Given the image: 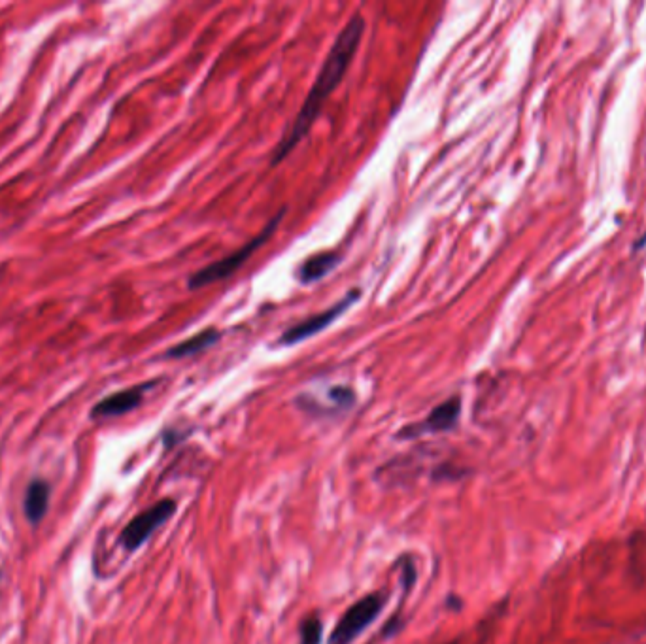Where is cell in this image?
<instances>
[{
    "instance_id": "obj_2",
    "label": "cell",
    "mask_w": 646,
    "mask_h": 644,
    "mask_svg": "<svg viewBox=\"0 0 646 644\" xmlns=\"http://www.w3.org/2000/svg\"><path fill=\"white\" fill-rule=\"evenodd\" d=\"M284 216H286V208H282L278 214H274V218L263 227V231L259 235H255L252 240H248L242 248H238L237 252H233V254L223 257L220 261H214V263L206 265L203 269L193 272L187 278V288H206L210 284H216V282H221V280L233 276L276 233V229H278V225L284 220Z\"/></svg>"
},
{
    "instance_id": "obj_10",
    "label": "cell",
    "mask_w": 646,
    "mask_h": 644,
    "mask_svg": "<svg viewBox=\"0 0 646 644\" xmlns=\"http://www.w3.org/2000/svg\"><path fill=\"white\" fill-rule=\"evenodd\" d=\"M221 339L220 331L216 329H204L201 333L189 337V339L182 340L180 344L172 346L169 352L165 354V357H170V359H184V357L197 356L201 354L204 350H208L210 346H214L218 340Z\"/></svg>"
},
{
    "instance_id": "obj_5",
    "label": "cell",
    "mask_w": 646,
    "mask_h": 644,
    "mask_svg": "<svg viewBox=\"0 0 646 644\" xmlns=\"http://www.w3.org/2000/svg\"><path fill=\"white\" fill-rule=\"evenodd\" d=\"M361 297V291L359 289H352L348 291L342 299H340L337 305L323 310L320 314H314L310 318H306L303 322L295 323L293 327H289L284 331V335L278 340L280 346H293L297 342H303V340L310 339L314 335H318L323 329H327L329 325L333 322H337L340 316L350 308V306L356 305Z\"/></svg>"
},
{
    "instance_id": "obj_7",
    "label": "cell",
    "mask_w": 646,
    "mask_h": 644,
    "mask_svg": "<svg viewBox=\"0 0 646 644\" xmlns=\"http://www.w3.org/2000/svg\"><path fill=\"white\" fill-rule=\"evenodd\" d=\"M459 414H461V397L454 395L433 408L424 422L405 427L401 431V437L414 439V437L427 435V433H446L458 425Z\"/></svg>"
},
{
    "instance_id": "obj_12",
    "label": "cell",
    "mask_w": 646,
    "mask_h": 644,
    "mask_svg": "<svg viewBox=\"0 0 646 644\" xmlns=\"http://www.w3.org/2000/svg\"><path fill=\"white\" fill-rule=\"evenodd\" d=\"M0 586H2V569H0Z\"/></svg>"
},
{
    "instance_id": "obj_1",
    "label": "cell",
    "mask_w": 646,
    "mask_h": 644,
    "mask_svg": "<svg viewBox=\"0 0 646 644\" xmlns=\"http://www.w3.org/2000/svg\"><path fill=\"white\" fill-rule=\"evenodd\" d=\"M363 33H365V19H363V16L356 14V16L348 19V23L337 34V38H335L331 50L327 53L314 84H312L308 95H306L299 114L291 121L288 131L284 133L282 140L278 142V146L272 152L271 167H276L278 163H282L289 153L293 152L305 140L306 135L310 133L312 125L316 123V119L322 112L323 104L331 97V93L337 89V85L342 82L344 74L348 72V68L352 65L357 50H359Z\"/></svg>"
},
{
    "instance_id": "obj_8",
    "label": "cell",
    "mask_w": 646,
    "mask_h": 644,
    "mask_svg": "<svg viewBox=\"0 0 646 644\" xmlns=\"http://www.w3.org/2000/svg\"><path fill=\"white\" fill-rule=\"evenodd\" d=\"M51 484L46 478H33L23 495V512L31 526H38L50 509Z\"/></svg>"
},
{
    "instance_id": "obj_11",
    "label": "cell",
    "mask_w": 646,
    "mask_h": 644,
    "mask_svg": "<svg viewBox=\"0 0 646 644\" xmlns=\"http://www.w3.org/2000/svg\"><path fill=\"white\" fill-rule=\"evenodd\" d=\"M322 635V620L318 616L306 618L301 626V644H320L322 643Z\"/></svg>"
},
{
    "instance_id": "obj_4",
    "label": "cell",
    "mask_w": 646,
    "mask_h": 644,
    "mask_svg": "<svg viewBox=\"0 0 646 644\" xmlns=\"http://www.w3.org/2000/svg\"><path fill=\"white\" fill-rule=\"evenodd\" d=\"M386 603V597L380 594H369L356 601L348 611L342 614L337 626L333 629L329 644H352L357 637L373 624Z\"/></svg>"
},
{
    "instance_id": "obj_9",
    "label": "cell",
    "mask_w": 646,
    "mask_h": 644,
    "mask_svg": "<svg viewBox=\"0 0 646 644\" xmlns=\"http://www.w3.org/2000/svg\"><path fill=\"white\" fill-rule=\"evenodd\" d=\"M340 263V255L337 252H322L305 259L297 269V280L301 284H314L327 276Z\"/></svg>"
},
{
    "instance_id": "obj_13",
    "label": "cell",
    "mask_w": 646,
    "mask_h": 644,
    "mask_svg": "<svg viewBox=\"0 0 646 644\" xmlns=\"http://www.w3.org/2000/svg\"><path fill=\"white\" fill-rule=\"evenodd\" d=\"M452 644H458V643H452Z\"/></svg>"
},
{
    "instance_id": "obj_6",
    "label": "cell",
    "mask_w": 646,
    "mask_h": 644,
    "mask_svg": "<svg viewBox=\"0 0 646 644\" xmlns=\"http://www.w3.org/2000/svg\"><path fill=\"white\" fill-rule=\"evenodd\" d=\"M155 384L157 382H144V384L116 391V393L104 397L95 407L91 408V414H89L91 420H110V418H119V416L133 412L135 408L142 405L146 391L152 390Z\"/></svg>"
},
{
    "instance_id": "obj_3",
    "label": "cell",
    "mask_w": 646,
    "mask_h": 644,
    "mask_svg": "<svg viewBox=\"0 0 646 644\" xmlns=\"http://www.w3.org/2000/svg\"><path fill=\"white\" fill-rule=\"evenodd\" d=\"M176 512L174 499H161L150 509L136 514L135 518L119 533V544L125 552H136L142 544L148 543L159 527L165 526Z\"/></svg>"
}]
</instances>
